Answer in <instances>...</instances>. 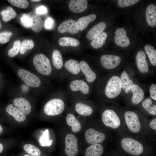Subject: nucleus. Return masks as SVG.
I'll return each instance as SVG.
<instances>
[{"mask_svg": "<svg viewBox=\"0 0 156 156\" xmlns=\"http://www.w3.org/2000/svg\"><path fill=\"white\" fill-rule=\"evenodd\" d=\"M122 91L120 76L116 74L110 75L104 90L105 96L109 99H114L118 97Z\"/></svg>", "mask_w": 156, "mask_h": 156, "instance_id": "1", "label": "nucleus"}, {"mask_svg": "<svg viewBox=\"0 0 156 156\" xmlns=\"http://www.w3.org/2000/svg\"><path fill=\"white\" fill-rule=\"evenodd\" d=\"M122 148L127 153L133 155L138 156L143 152L144 148L142 144L132 138L126 137L121 140Z\"/></svg>", "mask_w": 156, "mask_h": 156, "instance_id": "2", "label": "nucleus"}, {"mask_svg": "<svg viewBox=\"0 0 156 156\" xmlns=\"http://www.w3.org/2000/svg\"><path fill=\"white\" fill-rule=\"evenodd\" d=\"M33 62L36 70L42 75H47L51 73L52 68L50 61L44 54L36 55L33 58Z\"/></svg>", "mask_w": 156, "mask_h": 156, "instance_id": "3", "label": "nucleus"}, {"mask_svg": "<svg viewBox=\"0 0 156 156\" xmlns=\"http://www.w3.org/2000/svg\"><path fill=\"white\" fill-rule=\"evenodd\" d=\"M64 107V103L62 100L54 99L50 100L45 104L43 110L46 115L53 116L62 113Z\"/></svg>", "mask_w": 156, "mask_h": 156, "instance_id": "4", "label": "nucleus"}, {"mask_svg": "<svg viewBox=\"0 0 156 156\" xmlns=\"http://www.w3.org/2000/svg\"><path fill=\"white\" fill-rule=\"evenodd\" d=\"M102 119L105 126L114 129H117L120 124V119L118 114L112 109H107L103 112Z\"/></svg>", "mask_w": 156, "mask_h": 156, "instance_id": "5", "label": "nucleus"}, {"mask_svg": "<svg viewBox=\"0 0 156 156\" xmlns=\"http://www.w3.org/2000/svg\"><path fill=\"white\" fill-rule=\"evenodd\" d=\"M17 73L20 78L27 85L33 88H37L40 85L41 82L39 78L29 71L20 69Z\"/></svg>", "mask_w": 156, "mask_h": 156, "instance_id": "6", "label": "nucleus"}, {"mask_svg": "<svg viewBox=\"0 0 156 156\" xmlns=\"http://www.w3.org/2000/svg\"><path fill=\"white\" fill-rule=\"evenodd\" d=\"M125 122L129 129L132 132L137 133L141 129V124L137 114L132 111H127L124 114Z\"/></svg>", "mask_w": 156, "mask_h": 156, "instance_id": "7", "label": "nucleus"}, {"mask_svg": "<svg viewBox=\"0 0 156 156\" xmlns=\"http://www.w3.org/2000/svg\"><path fill=\"white\" fill-rule=\"evenodd\" d=\"M100 61L103 68L111 70L118 67L120 65L121 60L120 57L118 55L105 54L101 56Z\"/></svg>", "mask_w": 156, "mask_h": 156, "instance_id": "8", "label": "nucleus"}, {"mask_svg": "<svg viewBox=\"0 0 156 156\" xmlns=\"http://www.w3.org/2000/svg\"><path fill=\"white\" fill-rule=\"evenodd\" d=\"M84 135L87 142L91 145L99 144L102 142L106 138L104 133L92 128L87 129Z\"/></svg>", "mask_w": 156, "mask_h": 156, "instance_id": "9", "label": "nucleus"}, {"mask_svg": "<svg viewBox=\"0 0 156 156\" xmlns=\"http://www.w3.org/2000/svg\"><path fill=\"white\" fill-rule=\"evenodd\" d=\"M65 153L68 156H74L78 151L77 138L72 134H68L65 140Z\"/></svg>", "mask_w": 156, "mask_h": 156, "instance_id": "10", "label": "nucleus"}, {"mask_svg": "<svg viewBox=\"0 0 156 156\" xmlns=\"http://www.w3.org/2000/svg\"><path fill=\"white\" fill-rule=\"evenodd\" d=\"M135 62L138 71L140 73L145 75L148 73L149 68L146 54L144 51L140 50L138 52L135 56Z\"/></svg>", "mask_w": 156, "mask_h": 156, "instance_id": "11", "label": "nucleus"}, {"mask_svg": "<svg viewBox=\"0 0 156 156\" xmlns=\"http://www.w3.org/2000/svg\"><path fill=\"white\" fill-rule=\"evenodd\" d=\"M114 41L117 46L121 47H126L129 45L130 40L124 28L120 27L116 29L115 34Z\"/></svg>", "mask_w": 156, "mask_h": 156, "instance_id": "12", "label": "nucleus"}, {"mask_svg": "<svg viewBox=\"0 0 156 156\" xmlns=\"http://www.w3.org/2000/svg\"><path fill=\"white\" fill-rule=\"evenodd\" d=\"M27 16L32 30L36 33L40 31L43 27V23L40 15L35 11H31L28 13Z\"/></svg>", "mask_w": 156, "mask_h": 156, "instance_id": "13", "label": "nucleus"}, {"mask_svg": "<svg viewBox=\"0 0 156 156\" xmlns=\"http://www.w3.org/2000/svg\"><path fill=\"white\" fill-rule=\"evenodd\" d=\"M120 76L122 90L125 94H128L130 92L132 86L135 83L132 78L131 74L128 70H123Z\"/></svg>", "mask_w": 156, "mask_h": 156, "instance_id": "14", "label": "nucleus"}, {"mask_svg": "<svg viewBox=\"0 0 156 156\" xmlns=\"http://www.w3.org/2000/svg\"><path fill=\"white\" fill-rule=\"evenodd\" d=\"M76 21L74 19H69L64 21L58 27L57 30L60 33L68 32L75 34L79 31L76 25Z\"/></svg>", "mask_w": 156, "mask_h": 156, "instance_id": "15", "label": "nucleus"}, {"mask_svg": "<svg viewBox=\"0 0 156 156\" xmlns=\"http://www.w3.org/2000/svg\"><path fill=\"white\" fill-rule=\"evenodd\" d=\"M130 92L132 94L131 101L133 104L137 105L143 100L144 92L139 85L136 83L134 84L131 87Z\"/></svg>", "mask_w": 156, "mask_h": 156, "instance_id": "16", "label": "nucleus"}, {"mask_svg": "<svg viewBox=\"0 0 156 156\" xmlns=\"http://www.w3.org/2000/svg\"><path fill=\"white\" fill-rule=\"evenodd\" d=\"M14 105L25 114L28 115L31 110V105L29 101L23 97L15 99L13 101Z\"/></svg>", "mask_w": 156, "mask_h": 156, "instance_id": "17", "label": "nucleus"}, {"mask_svg": "<svg viewBox=\"0 0 156 156\" xmlns=\"http://www.w3.org/2000/svg\"><path fill=\"white\" fill-rule=\"evenodd\" d=\"M88 6V1L86 0H71L69 3L68 7L72 12L75 13L82 12Z\"/></svg>", "mask_w": 156, "mask_h": 156, "instance_id": "18", "label": "nucleus"}, {"mask_svg": "<svg viewBox=\"0 0 156 156\" xmlns=\"http://www.w3.org/2000/svg\"><path fill=\"white\" fill-rule=\"evenodd\" d=\"M69 87L74 92L80 91L84 94H87L89 92V86L81 80L76 79L72 81L70 84Z\"/></svg>", "mask_w": 156, "mask_h": 156, "instance_id": "19", "label": "nucleus"}, {"mask_svg": "<svg viewBox=\"0 0 156 156\" xmlns=\"http://www.w3.org/2000/svg\"><path fill=\"white\" fill-rule=\"evenodd\" d=\"M79 65L80 70L85 75L87 81L90 83L94 81L96 78V75L88 64L85 61H81Z\"/></svg>", "mask_w": 156, "mask_h": 156, "instance_id": "20", "label": "nucleus"}, {"mask_svg": "<svg viewBox=\"0 0 156 156\" xmlns=\"http://www.w3.org/2000/svg\"><path fill=\"white\" fill-rule=\"evenodd\" d=\"M146 21L150 27H153L156 25V6L151 4L148 5L146 12Z\"/></svg>", "mask_w": 156, "mask_h": 156, "instance_id": "21", "label": "nucleus"}, {"mask_svg": "<svg viewBox=\"0 0 156 156\" xmlns=\"http://www.w3.org/2000/svg\"><path fill=\"white\" fill-rule=\"evenodd\" d=\"M6 111L18 122H23L26 119L25 115L12 104H10L6 107Z\"/></svg>", "mask_w": 156, "mask_h": 156, "instance_id": "22", "label": "nucleus"}, {"mask_svg": "<svg viewBox=\"0 0 156 156\" xmlns=\"http://www.w3.org/2000/svg\"><path fill=\"white\" fill-rule=\"evenodd\" d=\"M106 27V23L103 22H100L93 27L88 32L87 38L92 40L102 33Z\"/></svg>", "mask_w": 156, "mask_h": 156, "instance_id": "23", "label": "nucleus"}, {"mask_svg": "<svg viewBox=\"0 0 156 156\" xmlns=\"http://www.w3.org/2000/svg\"><path fill=\"white\" fill-rule=\"evenodd\" d=\"M96 14H92L79 18L76 21V25L77 29L80 31L84 30L89 23L96 19Z\"/></svg>", "mask_w": 156, "mask_h": 156, "instance_id": "24", "label": "nucleus"}, {"mask_svg": "<svg viewBox=\"0 0 156 156\" xmlns=\"http://www.w3.org/2000/svg\"><path fill=\"white\" fill-rule=\"evenodd\" d=\"M68 125L71 127V129L74 133H77L81 130V125L75 116L72 114H69L66 118Z\"/></svg>", "mask_w": 156, "mask_h": 156, "instance_id": "25", "label": "nucleus"}, {"mask_svg": "<svg viewBox=\"0 0 156 156\" xmlns=\"http://www.w3.org/2000/svg\"><path fill=\"white\" fill-rule=\"evenodd\" d=\"M104 151L102 145L100 144L91 145L86 150L85 156H101Z\"/></svg>", "mask_w": 156, "mask_h": 156, "instance_id": "26", "label": "nucleus"}, {"mask_svg": "<svg viewBox=\"0 0 156 156\" xmlns=\"http://www.w3.org/2000/svg\"><path fill=\"white\" fill-rule=\"evenodd\" d=\"M64 67L67 70L74 75L78 74L80 71L79 63L74 59H70L66 61Z\"/></svg>", "mask_w": 156, "mask_h": 156, "instance_id": "27", "label": "nucleus"}, {"mask_svg": "<svg viewBox=\"0 0 156 156\" xmlns=\"http://www.w3.org/2000/svg\"><path fill=\"white\" fill-rule=\"evenodd\" d=\"M75 109L79 114L84 116L90 115L93 112V109L91 107L82 103H77Z\"/></svg>", "mask_w": 156, "mask_h": 156, "instance_id": "28", "label": "nucleus"}, {"mask_svg": "<svg viewBox=\"0 0 156 156\" xmlns=\"http://www.w3.org/2000/svg\"><path fill=\"white\" fill-rule=\"evenodd\" d=\"M107 37V33L105 31L103 32L92 40L90 42L91 46L95 49L101 47L104 44Z\"/></svg>", "mask_w": 156, "mask_h": 156, "instance_id": "29", "label": "nucleus"}, {"mask_svg": "<svg viewBox=\"0 0 156 156\" xmlns=\"http://www.w3.org/2000/svg\"><path fill=\"white\" fill-rule=\"evenodd\" d=\"M142 105L143 108L150 114L156 115V105L153 104L152 99L151 98H148L143 100Z\"/></svg>", "mask_w": 156, "mask_h": 156, "instance_id": "30", "label": "nucleus"}, {"mask_svg": "<svg viewBox=\"0 0 156 156\" xmlns=\"http://www.w3.org/2000/svg\"><path fill=\"white\" fill-rule=\"evenodd\" d=\"M58 42L59 45L63 47H77L80 44L79 41L77 39L68 37H64L60 38Z\"/></svg>", "mask_w": 156, "mask_h": 156, "instance_id": "31", "label": "nucleus"}, {"mask_svg": "<svg viewBox=\"0 0 156 156\" xmlns=\"http://www.w3.org/2000/svg\"><path fill=\"white\" fill-rule=\"evenodd\" d=\"M144 49L150 62L153 66L156 65V50L153 46L149 44L145 46Z\"/></svg>", "mask_w": 156, "mask_h": 156, "instance_id": "32", "label": "nucleus"}, {"mask_svg": "<svg viewBox=\"0 0 156 156\" xmlns=\"http://www.w3.org/2000/svg\"><path fill=\"white\" fill-rule=\"evenodd\" d=\"M52 59L53 65L56 68L60 69L62 67L63 62L62 55L58 50H55L53 51Z\"/></svg>", "mask_w": 156, "mask_h": 156, "instance_id": "33", "label": "nucleus"}, {"mask_svg": "<svg viewBox=\"0 0 156 156\" xmlns=\"http://www.w3.org/2000/svg\"><path fill=\"white\" fill-rule=\"evenodd\" d=\"M0 14L2 16L3 21L6 22L9 21L12 18H15L16 15V12L10 6H8L7 10H3Z\"/></svg>", "mask_w": 156, "mask_h": 156, "instance_id": "34", "label": "nucleus"}, {"mask_svg": "<svg viewBox=\"0 0 156 156\" xmlns=\"http://www.w3.org/2000/svg\"><path fill=\"white\" fill-rule=\"evenodd\" d=\"M24 150L27 153L33 156H40L41 151L40 149L35 146L27 144L23 146Z\"/></svg>", "mask_w": 156, "mask_h": 156, "instance_id": "35", "label": "nucleus"}, {"mask_svg": "<svg viewBox=\"0 0 156 156\" xmlns=\"http://www.w3.org/2000/svg\"><path fill=\"white\" fill-rule=\"evenodd\" d=\"M34 46V43L32 40H25L21 44L19 51L20 53L21 54H23L27 50L33 48Z\"/></svg>", "mask_w": 156, "mask_h": 156, "instance_id": "36", "label": "nucleus"}, {"mask_svg": "<svg viewBox=\"0 0 156 156\" xmlns=\"http://www.w3.org/2000/svg\"><path fill=\"white\" fill-rule=\"evenodd\" d=\"M39 142L42 146H49L52 145L53 142L52 140H50L49 138V130H46L43 132L42 135L40 138Z\"/></svg>", "mask_w": 156, "mask_h": 156, "instance_id": "37", "label": "nucleus"}, {"mask_svg": "<svg viewBox=\"0 0 156 156\" xmlns=\"http://www.w3.org/2000/svg\"><path fill=\"white\" fill-rule=\"evenodd\" d=\"M21 42L20 40H17L14 43L12 47L8 51V54L10 57H13L19 52Z\"/></svg>", "mask_w": 156, "mask_h": 156, "instance_id": "38", "label": "nucleus"}, {"mask_svg": "<svg viewBox=\"0 0 156 156\" xmlns=\"http://www.w3.org/2000/svg\"><path fill=\"white\" fill-rule=\"evenodd\" d=\"M13 5L19 8L24 9L28 6V2L25 0H8V1Z\"/></svg>", "mask_w": 156, "mask_h": 156, "instance_id": "39", "label": "nucleus"}, {"mask_svg": "<svg viewBox=\"0 0 156 156\" xmlns=\"http://www.w3.org/2000/svg\"><path fill=\"white\" fill-rule=\"evenodd\" d=\"M139 1V0H119L117 4L119 7L124 8L134 5Z\"/></svg>", "mask_w": 156, "mask_h": 156, "instance_id": "40", "label": "nucleus"}, {"mask_svg": "<svg viewBox=\"0 0 156 156\" xmlns=\"http://www.w3.org/2000/svg\"><path fill=\"white\" fill-rule=\"evenodd\" d=\"M12 34L11 31H5L0 32V44H4L9 42Z\"/></svg>", "mask_w": 156, "mask_h": 156, "instance_id": "41", "label": "nucleus"}, {"mask_svg": "<svg viewBox=\"0 0 156 156\" xmlns=\"http://www.w3.org/2000/svg\"><path fill=\"white\" fill-rule=\"evenodd\" d=\"M20 21L22 25L25 27L27 28L31 27L30 21L26 14H22L20 18Z\"/></svg>", "mask_w": 156, "mask_h": 156, "instance_id": "42", "label": "nucleus"}, {"mask_svg": "<svg viewBox=\"0 0 156 156\" xmlns=\"http://www.w3.org/2000/svg\"><path fill=\"white\" fill-rule=\"evenodd\" d=\"M149 92L151 98L154 100H156V85L155 83L152 84L149 88Z\"/></svg>", "mask_w": 156, "mask_h": 156, "instance_id": "43", "label": "nucleus"}, {"mask_svg": "<svg viewBox=\"0 0 156 156\" xmlns=\"http://www.w3.org/2000/svg\"><path fill=\"white\" fill-rule=\"evenodd\" d=\"M35 12L39 15L44 14L47 13V9L45 6L41 5L36 8Z\"/></svg>", "mask_w": 156, "mask_h": 156, "instance_id": "44", "label": "nucleus"}, {"mask_svg": "<svg viewBox=\"0 0 156 156\" xmlns=\"http://www.w3.org/2000/svg\"><path fill=\"white\" fill-rule=\"evenodd\" d=\"M53 24V20L51 18L49 17L45 21L44 26L47 29H51L52 27Z\"/></svg>", "mask_w": 156, "mask_h": 156, "instance_id": "45", "label": "nucleus"}, {"mask_svg": "<svg viewBox=\"0 0 156 156\" xmlns=\"http://www.w3.org/2000/svg\"><path fill=\"white\" fill-rule=\"evenodd\" d=\"M149 126L152 129H156V118H155L152 120L149 123Z\"/></svg>", "mask_w": 156, "mask_h": 156, "instance_id": "46", "label": "nucleus"}, {"mask_svg": "<svg viewBox=\"0 0 156 156\" xmlns=\"http://www.w3.org/2000/svg\"><path fill=\"white\" fill-rule=\"evenodd\" d=\"M3 146L2 144L0 143V153L3 151Z\"/></svg>", "mask_w": 156, "mask_h": 156, "instance_id": "47", "label": "nucleus"}, {"mask_svg": "<svg viewBox=\"0 0 156 156\" xmlns=\"http://www.w3.org/2000/svg\"><path fill=\"white\" fill-rule=\"evenodd\" d=\"M3 129L2 126L0 125V134H1L3 131Z\"/></svg>", "mask_w": 156, "mask_h": 156, "instance_id": "48", "label": "nucleus"}, {"mask_svg": "<svg viewBox=\"0 0 156 156\" xmlns=\"http://www.w3.org/2000/svg\"><path fill=\"white\" fill-rule=\"evenodd\" d=\"M31 1H34V2H39L41 1V0H31Z\"/></svg>", "mask_w": 156, "mask_h": 156, "instance_id": "49", "label": "nucleus"}, {"mask_svg": "<svg viewBox=\"0 0 156 156\" xmlns=\"http://www.w3.org/2000/svg\"><path fill=\"white\" fill-rule=\"evenodd\" d=\"M1 26H2L1 23V21H0V29H1Z\"/></svg>", "mask_w": 156, "mask_h": 156, "instance_id": "50", "label": "nucleus"}, {"mask_svg": "<svg viewBox=\"0 0 156 156\" xmlns=\"http://www.w3.org/2000/svg\"><path fill=\"white\" fill-rule=\"evenodd\" d=\"M23 156H30L28 155H24Z\"/></svg>", "mask_w": 156, "mask_h": 156, "instance_id": "51", "label": "nucleus"}, {"mask_svg": "<svg viewBox=\"0 0 156 156\" xmlns=\"http://www.w3.org/2000/svg\"></svg>", "mask_w": 156, "mask_h": 156, "instance_id": "52", "label": "nucleus"}]
</instances>
